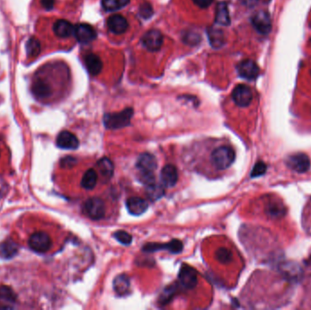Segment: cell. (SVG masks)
<instances>
[{
    "mask_svg": "<svg viewBox=\"0 0 311 310\" xmlns=\"http://www.w3.org/2000/svg\"><path fill=\"white\" fill-rule=\"evenodd\" d=\"M236 154L231 147L222 145L215 147L210 154V163L216 170H225L235 161Z\"/></svg>",
    "mask_w": 311,
    "mask_h": 310,
    "instance_id": "obj_1",
    "label": "cell"
},
{
    "mask_svg": "<svg viewBox=\"0 0 311 310\" xmlns=\"http://www.w3.org/2000/svg\"><path fill=\"white\" fill-rule=\"evenodd\" d=\"M137 168L140 174V179L144 184L149 185L155 182L154 171L157 168V160L152 154L143 153L138 158Z\"/></svg>",
    "mask_w": 311,
    "mask_h": 310,
    "instance_id": "obj_2",
    "label": "cell"
},
{
    "mask_svg": "<svg viewBox=\"0 0 311 310\" xmlns=\"http://www.w3.org/2000/svg\"><path fill=\"white\" fill-rule=\"evenodd\" d=\"M133 116L132 108H126L119 113H108L104 116V124L108 130H119L130 125Z\"/></svg>",
    "mask_w": 311,
    "mask_h": 310,
    "instance_id": "obj_3",
    "label": "cell"
},
{
    "mask_svg": "<svg viewBox=\"0 0 311 310\" xmlns=\"http://www.w3.org/2000/svg\"><path fill=\"white\" fill-rule=\"evenodd\" d=\"M84 212L91 220H100L103 219L106 213L105 203L99 198H90L84 203Z\"/></svg>",
    "mask_w": 311,
    "mask_h": 310,
    "instance_id": "obj_4",
    "label": "cell"
},
{
    "mask_svg": "<svg viewBox=\"0 0 311 310\" xmlns=\"http://www.w3.org/2000/svg\"><path fill=\"white\" fill-rule=\"evenodd\" d=\"M51 238L49 235L43 231L34 233L28 240V245L31 250L38 253H45L51 247Z\"/></svg>",
    "mask_w": 311,
    "mask_h": 310,
    "instance_id": "obj_5",
    "label": "cell"
},
{
    "mask_svg": "<svg viewBox=\"0 0 311 310\" xmlns=\"http://www.w3.org/2000/svg\"><path fill=\"white\" fill-rule=\"evenodd\" d=\"M251 21L256 30L258 31L259 34L268 35L272 28L270 16L265 10L258 11L252 17Z\"/></svg>",
    "mask_w": 311,
    "mask_h": 310,
    "instance_id": "obj_6",
    "label": "cell"
},
{
    "mask_svg": "<svg viewBox=\"0 0 311 310\" xmlns=\"http://www.w3.org/2000/svg\"><path fill=\"white\" fill-rule=\"evenodd\" d=\"M232 99L238 107L246 108L247 106H250L253 99V93L250 86L240 84L234 88L232 92Z\"/></svg>",
    "mask_w": 311,
    "mask_h": 310,
    "instance_id": "obj_7",
    "label": "cell"
},
{
    "mask_svg": "<svg viewBox=\"0 0 311 310\" xmlns=\"http://www.w3.org/2000/svg\"><path fill=\"white\" fill-rule=\"evenodd\" d=\"M287 166L295 172H307L310 167V161L305 154L297 153L288 158Z\"/></svg>",
    "mask_w": 311,
    "mask_h": 310,
    "instance_id": "obj_8",
    "label": "cell"
},
{
    "mask_svg": "<svg viewBox=\"0 0 311 310\" xmlns=\"http://www.w3.org/2000/svg\"><path fill=\"white\" fill-rule=\"evenodd\" d=\"M237 69L238 75L246 80H254L259 77V66L251 59L241 61L237 67Z\"/></svg>",
    "mask_w": 311,
    "mask_h": 310,
    "instance_id": "obj_9",
    "label": "cell"
},
{
    "mask_svg": "<svg viewBox=\"0 0 311 310\" xmlns=\"http://www.w3.org/2000/svg\"><path fill=\"white\" fill-rule=\"evenodd\" d=\"M167 250L170 253L177 254L180 253L183 250V244L180 240L173 239L172 241L165 244H159V243H149L143 247L145 252H155L159 250Z\"/></svg>",
    "mask_w": 311,
    "mask_h": 310,
    "instance_id": "obj_10",
    "label": "cell"
},
{
    "mask_svg": "<svg viewBox=\"0 0 311 310\" xmlns=\"http://www.w3.org/2000/svg\"><path fill=\"white\" fill-rule=\"evenodd\" d=\"M143 46L149 51H158L160 50L163 44V36L159 30L148 31L143 36Z\"/></svg>",
    "mask_w": 311,
    "mask_h": 310,
    "instance_id": "obj_11",
    "label": "cell"
},
{
    "mask_svg": "<svg viewBox=\"0 0 311 310\" xmlns=\"http://www.w3.org/2000/svg\"><path fill=\"white\" fill-rule=\"evenodd\" d=\"M74 35L79 43L88 44L97 38V33L93 26L88 24H79L75 27Z\"/></svg>",
    "mask_w": 311,
    "mask_h": 310,
    "instance_id": "obj_12",
    "label": "cell"
},
{
    "mask_svg": "<svg viewBox=\"0 0 311 310\" xmlns=\"http://www.w3.org/2000/svg\"><path fill=\"white\" fill-rule=\"evenodd\" d=\"M178 280L180 284L183 286V288L186 289H194L195 287L198 285V275L194 268H192L189 266H183L179 275Z\"/></svg>",
    "mask_w": 311,
    "mask_h": 310,
    "instance_id": "obj_13",
    "label": "cell"
},
{
    "mask_svg": "<svg viewBox=\"0 0 311 310\" xmlns=\"http://www.w3.org/2000/svg\"><path fill=\"white\" fill-rule=\"evenodd\" d=\"M178 179L177 168L173 165H166L160 173V180L164 188H172Z\"/></svg>",
    "mask_w": 311,
    "mask_h": 310,
    "instance_id": "obj_14",
    "label": "cell"
},
{
    "mask_svg": "<svg viewBox=\"0 0 311 310\" xmlns=\"http://www.w3.org/2000/svg\"><path fill=\"white\" fill-rule=\"evenodd\" d=\"M107 26L110 32L114 34L120 35L125 33L129 28V23L125 17L121 15H113L108 17Z\"/></svg>",
    "mask_w": 311,
    "mask_h": 310,
    "instance_id": "obj_15",
    "label": "cell"
},
{
    "mask_svg": "<svg viewBox=\"0 0 311 310\" xmlns=\"http://www.w3.org/2000/svg\"><path fill=\"white\" fill-rule=\"evenodd\" d=\"M56 145L63 149H76L79 145L78 138L69 131H62L56 138Z\"/></svg>",
    "mask_w": 311,
    "mask_h": 310,
    "instance_id": "obj_16",
    "label": "cell"
},
{
    "mask_svg": "<svg viewBox=\"0 0 311 310\" xmlns=\"http://www.w3.org/2000/svg\"><path fill=\"white\" fill-rule=\"evenodd\" d=\"M127 208L131 215H140L147 211L148 204L145 199L138 197H131L126 202Z\"/></svg>",
    "mask_w": 311,
    "mask_h": 310,
    "instance_id": "obj_17",
    "label": "cell"
},
{
    "mask_svg": "<svg viewBox=\"0 0 311 310\" xmlns=\"http://www.w3.org/2000/svg\"><path fill=\"white\" fill-rule=\"evenodd\" d=\"M84 62L88 73L91 74L92 76L99 75L103 68V63L100 57L92 53H89L85 56Z\"/></svg>",
    "mask_w": 311,
    "mask_h": 310,
    "instance_id": "obj_18",
    "label": "cell"
},
{
    "mask_svg": "<svg viewBox=\"0 0 311 310\" xmlns=\"http://www.w3.org/2000/svg\"><path fill=\"white\" fill-rule=\"evenodd\" d=\"M74 29L75 27L72 26V24L70 22L60 19L54 24L53 26V30L55 32L56 36L58 38H69L71 35L74 34Z\"/></svg>",
    "mask_w": 311,
    "mask_h": 310,
    "instance_id": "obj_19",
    "label": "cell"
},
{
    "mask_svg": "<svg viewBox=\"0 0 311 310\" xmlns=\"http://www.w3.org/2000/svg\"><path fill=\"white\" fill-rule=\"evenodd\" d=\"M287 209L281 201H269L266 207V214L273 220H277L285 215Z\"/></svg>",
    "mask_w": 311,
    "mask_h": 310,
    "instance_id": "obj_20",
    "label": "cell"
},
{
    "mask_svg": "<svg viewBox=\"0 0 311 310\" xmlns=\"http://www.w3.org/2000/svg\"><path fill=\"white\" fill-rule=\"evenodd\" d=\"M97 167L104 179L109 180L112 177L113 173H114V166H113L112 162L110 161V160H108V158H103L99 160Z\"/></svg>",
    "mask_w": 311,
    "mask_h": 310,
    "instance_id": "obj_21",
    "label": "cell"
},
{
    "mask_svg": "<svg viewBox=\"0 0 311 310\" xmlns=\"http://www.w3.org/2000/svg\"><path fill=\"white\" fill-rule=\"evenodd\" d=\"M32 93L38 99H45L51 95V88L46 82L39 80L32 86Z\"/></svg>",
    "mask_w": 311,
    "mask_h": 310,
    "instance_id": "obj_22",
    "label": "cell"
},
{
    "mask_svg": "<svg viewBox=\"0 0 311 310\" xmlns=\"http://www.w3.org/2000/svg\"><path fill=\"white\" fill-rule=\"evenodd\" d=\"M216 22L222 26H229L230 24L229 9L225 2L220 3L216 7Z\"/></svg>",
    "mask_w": 311,
    "mask_h": 310,
    "instance_id": "obj_23",
    "label": "cell"
},
{
    "mask_svg": "<svg viewBox=\"0 0 311 310\" xmlns=\"http://www.w3.org/2000/svg\"><path fill=\"white\" fill-rule=\"evenodd\" d=\"M98 182V174L94 169H88L85 172L81 180V187L84 190H93Z\"/></svg>",
    "mask_w": 311,
    "mask_h": 310,
    "instance_id": "obj_24",
    "label": "cell"
},
{
    "mask_svg": "<svg viewBox=\"0 0 311 310\" xmlns=\"http://www.w3.org/2000/svg\"><path fill=\"white\" fill-rule=\"evenodd\" d=\"M114 290L117 292L118 295H125L129 289H130V283L129 277L126 275H120L117 276L115 280H114Z\"/></svg>",
    "mask_w": 311,
    "mask_h": 310,
    "instance_id": "obj_25",
    "label": "cell"
},
{
    "mask_svg": "<svg viewBox=\"0 0 311 310\" xmlns=\"http://www.w3.org/2000/svg\"><path fill=\"white\" fill-rule=\"evenodd\" d=\"M164 193L165 190L163 185L156 184L155 182L149 184V185H147V188H146L147 197L152 201H156V200L160 199V198H162L164 196Z\"/></svg>",
    "mask_w": 311,
    "mask_h": 310,
    "instance_id": "obj_26",
    "label": "cell"
},
{
    "mask_svg": "<svg viewBox=\"0 0 311 310\" xmlns=\"http://www.w3.org/2000/svg\"><path fill=\"white\" fill-rule=\"evenodd\" d=\"M17 245L12 240H8L0 245V256L5 259H10L17 254Z\"/></svg>",
    "mask_w": 311,
    "mask_h": 310,
    "instance_id": "obj_27",
    "label": "cell"
},
{
    "mask_svg": "<svg viewBox=\"0 0 311 310\" xmlns=\"http://www.w3.org/2000/svg\"><path fill=\"white\" fill-rule=\"evenodd\" d=\"M208 37H209V41L211 43L212 47L214 48H221V46L224 44V35L221 29H216V28L209 29Z\"/></svg>",
    "mask_w": 311,
    "mask_h": 310,
    "instance_id": "obj_28",
    "label": "cell"
},
{
    "mask_svg": "<svg viewBox=\"0 0 311 310\" xmlns=\"http://www.w3.org/2000/svg\"><path fill=\"white\" fill-rule=\"evenodd\" d=\"M130 3V0H102V7L106 11H117Z\"/></svg>",
    "mask_w": 311,
    "mask_h": 310,
    "instance_id": "obj_29",
    "label": "cell"
},
{
    "mask_svg": "<svg viewBox=\"0 0 311 310\" xmlns=\"http://www.w3.org/2000/svg\"><path fill=\"white\" fill-rule=\"evenodd\" d=\"M26 54L29 57L38 56L41 50V45H40L39 39L36 38H31L30 39H28V41L26 42Z\"/></svg>",
    "mask_w": 311,
    "mask_h": 310,
    "instance_id": "obj_30",
    "label": "cell"
},
{
    "mask_svg": "<svg viewBox=\"0 0 311 310\" xmlns=\"http://www.w3.org/2000/svg\"><path fill=\"white\" fill-rule=\"evenodd\" d=\"M216 259L222 264H228L233 259V254L228 249L221 247L220 250H216Z\"/></svg>",
    "mask_w": 311,
    "mask_h": 310,
    "instance_id": "obj_31",
    "label": "cell"
},
{
    "mask_svg": "<svg viewBox=\"0 0 311 310\" xmlns=\"http://www.w3.org/2000/svg\"><path fill=\"white\" fill-rule=\"evenodd\" d=\"M114 237L123 245H130L132 242V236L123 230H118L117 232L114 233Z\"/></svg>",
    "mask_w": 311,
    "mask_h": 310,
    "instance_id": "obj_32",
    "label": "cell"
},
{
    "mask_svg": "<svg viewBox=\"0 0 311 310\" xmlns=\"http://www.w3.org/2000/svg\"><path fill=\"white\" fill-rule=\"evenodd\" d=\"M139 15L143 18H149L153 15V9H152L151 5L147 2L143 3L140 8H139Z\"/></svg>",
    "mask_w": 311,
    "mask_h": 310,
    "instance_id": "obj_33",
    "label": "cell"
},
{
    "mask_svg": "<svg viewBox=\"0 0 311 310\" xmlns=\"http://www.w3.org/2000/svg\"><path fill=\"white\" fill-rule=\"evenodd\" d=\"M0 298L6 301H13L15 298L14 292L9 288L1 287L0 288Z\"/></svg>",
    "mask_w": 311,
    "mask_h": 310,
    "instance_id": "obj_34",
    "label": "cell"
},
{
    "mask_svg": "<svg viewBox=\"0 0 311 310\" xmlns=\"http://www.w3.org/2000/svg\"><path fill=\"white\" fill-rule=\"evenodd\" d=\"M266 169H267V166L263 162H259V163L256 164L255 167H254L252 173H251V177H257L263 175L266 171Z\"/></svg>",
    "mask_w": 311,
    "mask_h": 310,
    "instance_id": "obj_35",
    "label": "cell"
},
{
    "mask_svg": "<svg viewBox=\"0 0 311 310\" xmlns=\"http://www.w3.org/2000/svg\"><path fill=\"white\" fill-rule=\"evenodd\" d=\"M194 2L195 4L197 5L199 8L201 9H207L210 5L212 4V2L214 0H192Z\"/></svg>",
    "mask_w": 311,
    "mask_h": 310,
    "instance_id": "obj_36",
    "label": "cell"
},
{
    "mask_svg": "<svg viewBox=\"0 0 311 310\" xmlns=\"http://www.w3.org/2000/svg\"><path fill=\"white\" fill-rule=\"evenodd\" d=\"M54 3H55V0H41L42 7L47 10H50V9H53Z\"/></svg>",
    "mask_w": 311,
    "mask_h": 310,
    "instance_id": "obj_37",
    "label": "cell"
},
{
    "mask_svg": "<svg viewBox=\"0 0 311 310\" xmlns=\"http://www.w3.org/2000/svg\"><path fill=\"white\" fill-rule=\"evenodd\" d=\"M240 1H241L242 4L246 6L247 8H252V7H254L259 3V0H240Z\"/></svg>",
    "mask_w": 311,
    "mask_h": 310,
    "instance_id": "obj_38",
    "label": "cell"
}]
</instances>
